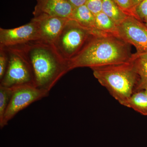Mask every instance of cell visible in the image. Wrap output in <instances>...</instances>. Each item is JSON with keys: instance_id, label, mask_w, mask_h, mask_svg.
I'll return each mask as SVG.
<instances>
[{"instance_id": "6da1fadb", "label": "cell", "mask_w": 147, "mask_h": 147, "mask_svg": "<svg viewBox=\"0 0 147 147\" xmlns=\"http://www.w3.org/2000/svg\"><path fill=\"white\" fill-rule=\"evenodd\" d=\"M9 47L18 52L26 61L35 86L42 90L50 92L58 81L69 71L67 61L52 43L35 40Z\"/></svg>"}, {"instance_id": "7a4b0ae2", "label": "cell", "mask_w": 147, "mask_h": 147, "mask_svg": "<svg viewBox=\"0 0 147 147\" xmlns=\"http://www.w3.org/2000/svg\"><path fill=\"white\" fill-rule=\"evenodd\" d=\"M130 45L118 37L94 35L82 50L67 61L69 71L79 67H97L131 61Z\"/></svg>"}, {"instance_id": "3957f363", "label": "cell", "mask_w": 147, "mask_h": 147, "mask_svg": "<svg viewBox=\"0 0 147 147\" xmlns=\"http://www.w3.org/2000/svg\"><path fill=\"white\" fill-rule=\"evenodd\" d=\"M91 69L99 84L120 104L127 107L128 99L135 91L139 80L132 60Z\"/></svg>"}, {"instance_id": "277c9868", "label": "cell", "mask_w": 147, "mask_h": 147, "mask_svg": "<svg viewBox=\"0 0 147 147\" xmlns=\"http://www.w3.org/2000/svg\"><path fill=\"white\" fill-rule=\"evenodd\" d=\"M94 35H96L91 30L69 19L53 44L61 56L68 61L82 50Z\"/></svg>"}, {"instance_id": "5b68a950", "label": "cell", "mask_w": 147, "mask_h": 147, "mask_svg": "<svg viewBox=\"0 0 147 147\" xmlns=\"http://www.w3.org/2000/svg\"><path fill=\"white\" fill-rule=\"evenodd\" d=\"M3 48L7 52L8 63L5 74L0 80V86L9 88L25 85L34 86L31 70L26 61L12 48Z\"/></svg>"}, {"instance_id": "8992f818", "label": "cell", "mask_w": 147, "mask_h": 147, "mask_svg": "<svg viewBox=\"0 0 147 147\" xmlns=\"http://www.w3.org/2000/svg\"><path fill=\"white\" fill-rule=\"evenodd\" d=\"M12 88L13 92L10 101L0 123L1 128L7 125L17 113L33 102L46 97L49 93L32 85H25Z\"/></svg>"}, {"instance_id": "52a82bcc", "label": "cell", "mask_w": 147, "mask_h": 147, "mask_svg": "<svg viewBox=\"0 0 147 147\" xmlns=\"http://www.w3.org/2000/svg\"><path fill=\"white\" fill-rule=\"evenodd\" d=\"M121 39L134 46L137 53H147V26L134 16H128L118 26Z\"/></svg>"}, {"instance_id": "ba28073f", "label": "cell", "mask_w": 147, "mask_h": 147, "mask_svg": "<svg viewBox=\"0 0 147 147\" xmlns=\"http://www.w3.org/2000/svg\"><path fill=\"white\" fill-rule=\"evenodd\" d=\"M39 40L36 23L32 19L29 23L18 28H0V48Z\"/></svg>"}, {"instance_id": "9c48e42d", "label": "cell", "mask_w": 147, "mask_h": 147, "mask_svg": "<svg viewBox=\"0 0 147 147\" xmlns=\"http://www.w3.org/2000/svg\"><path fill=\"white\" fill-rule=\"evenodd\" d=\"M32 19L37 26L39 40L54 44L69 18L40 15Z\"/></svg>"}, {"instance_id": "30bf717a", "label": "cell", "mask_w": 147, "mask_h": 147, "mask_svg": "<svg viewBox=\"0 0 147 147\" xmlns=\"http://www.w3.org/2000/svg\"><path fill=\"white\" fill-rule=\"evenodd\" d=\"M34 17L40 15L70 19L75 7L67 0H36Z\"/></svg>"}, {"instance_id": "8fae6325", "label": "cell", "mask_w": 147, "mask_h": 147, "mask_svg": "<svg viewBox=\"0 0 147 147\" xmlns=\"http://www.w3.org/2000/svg\"><path fill=\"white\" fill-rule=\"evenodd\" d=\"M70 19H73L82 26L90 30L96 35H109L98 30L95 23V15L86 5L75 7Z\"/></svg>"}, {"instance_id": "7c38bea8", "label": "cell", "mask_w": 147, "mask_h": 147, "mask_svg": "<svg viewBox=\"0 0 147 147\" xmlns=\"http://www.w3.org/2000/svg\"><path fill=\"white\" fill-rule=\"evenodd\" d=\"M95 23L96 29L99 32L120 38L119 35L118 26L102 11L95 15Z\"/></svg>"}, {"instance_id": "4fadbf2b", "label": "cell", "mask_w": 147, "mask_h": 147, "mask_svg": "<svg viewBox=\"0 0 147 147\" xmlns=\"http://www.w3.org/2000/svg\"><path fill=\"white\" fill-rule=\"evenodd\" d=\"M102 11L109 16L118 26L129 16L113 0H103Z\"/></svg>"}, {"instance_id": "5bb4252c", "label": "cell", "mask_w": 147, "mask_h": 147, "mask_svg": "<svg viewBox=\"0 0 147 147\" xmlns=\"http://www.w3.org/2000/svg\"><path fill=\"white\" fill-rule=\"evenodd\" d=\"M127 107L147 116V94L145 90L134 92L128 99Z\"/></svg>"}, {"instance_id": "9a60e30c", "label": "cell", "mask_w": 147, "mask_h": 147, "mask_svg": "<svg viewBox=\"0 0 147 147\" xmlns=\"http://www.w3.org/2000/svg\"><path fill=\"white\" fill-rule=\"evenodd\" d=\"M132 61L139 78V82L134 92L144 90L147 88V62L135 57L133 54Z\"/></svg>"}, {"instance_id": "2e32d148", "label": "cell", "mask_w": 147, "mask_h": 147, "mask_svg": "<svg viewBox=\"0 0 147 147\" xmlns=\"http://www.w3.org/2000/svg\"><path fill=\"white\" fill-rule=\"evenodd\" d=\"M13 92L12 88L0 86V123L7 108Z\"/></svg>"}, {"instance_id": "e0dca14e", "label": "cell", "mask_w": 147, "mask_h": 147, "mask_svg": "<svg viewBox=\"0 0 147 147\" xmlns=\"http://www.w3.org/2000/svg\"><path fill=\"white\" fill-rule=\"evenodd\" d=\"M134 16L138 20L144 23L147 17V0H143L134 7Z\"/></svg>"}, {"instance_id": "ac0fdd59", "label": "cell", "mask_w": 147, "mask_h": 147, "mask_svg": "<svg viewBox=\"0 0 147 147\" xmlns=\"http://www.w3.org/2000/svg\"><path fill=\"white\" fill-rule=\"evenodd\" d=\"M124 12L129 16H134V6L132 0H113Z\"/></svg>"}, {"instance_id": "d6986e66", "label": "cell", "mask_w": 147, "mask_h": 147, "mask_svg": "<svg viewBox=\"0 0 147 147\" xmlns=\"http://www.w3.org/2000/svg\"><path fill=\"white\" fill-rule=\"evenodd\" d=\"M8 63V56L6 50L0 48V80L4 76Z\"/></svg>"}, {"instance_id": "ffe728a7", "label": "cell", "mask_w": 147, "mask_h": 147, "mask_svg": "<svg viewBox=\"0 0 147 147\" xmlns=\"http://www.w3.org/2000/svg\"><path fill=\"white\" fill-rule=\"evenodd\" d=\"M103 0H87L86 5L94 15L102 11Z\"/></svg>"}, {"instance_id": "44dd1931", "label": "cell", "mask_w": 147, "mask_h": 147, "mask_svg": "<svg viewBox=\"0 0 147 147\" xmlns=\"http://www.w3.org/2000/svg\"><path fill=\"white\" fill-rule=\"evenodd\" d=\"M67 1L72 5L74 7L84 5L86 4L87 0H67Z\"/></svg>"}, {"instance_id": "7402d4cb", "label": "cell", "mask_w": 147, "mask_h": 147, "mask_svg": "<svg viewBox=\"0 0 147 147\" xmlns=\"http://www.w3.org/2000/svg\"><path fill=\"white\" fill-rule=\"evenodd\" d=\"M133 56L135 57L139 58L147 62V53H135L133 54Z\"/></svg>"}, {"instance_id": "603a6c76", "label": "cell", "mask_w": 147, "mask_h": 147, "mask_svg": "<svg viewBox=\"0 0 147 147\" xmlns=\"http://www.w3.org/2000/svg\"><path fill=\"white\" fill-rule=\"evenodd\" d=\"M143 1V0H132V3H133V4L134 6V8L136 6L139 4V3L141 2V1Z\"/></svg>"}, {"instance_id": "cb8c5ba5", "label": "cell", "mask_w": 147, "mask_h": 147, "mask_svg": "<svg viewBox=\"0 0 147 147\" xmlns=\"http://www.w3.org/2000/svg\"><path fill=\"white\" fill-rule=\"evenodd\" d=\"M144 23L145 25H146V26H147V17H146V20H145Z\"/></svg>"}, {"instance_id": "d4e9b609", "label": "cell", "mask_w": 147, "mask_h": 147, "mask_svg": "<svg viewBox=\"0 0 147 147\" xmlns=\"http://www.w3.org/2000/svg\"><path fill=\"white\" fill-rule=\"evenodd\" d=\"M144 90H145V91H146V93L147 94V88L146 89Z\"/></svg>"}]
</instances>
